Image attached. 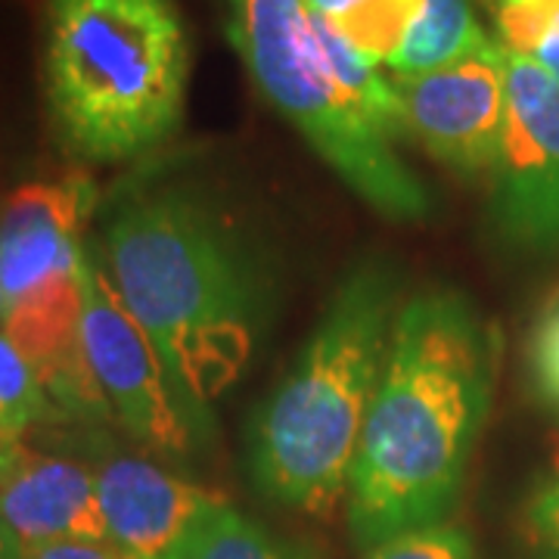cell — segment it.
Segmentation results:
<instances>
[{
  "instance_id": "1",
  "label": "cell",
  "mask_w": 559,
  "mask_h": 559,
  "mask_svg": "<svg viewBox=\"0 0 559 559\" xmlns=\"http://www.w3.org/2000/svg\"><path fill=\"white\" fill-rule=\"evenodd\" d=\"M495 358V330L454 289L401 308L348 476L360 547L444 522L488 417Z\"/></svg>"
},
{
  "instance_id": "2",
  "label": "cell",
  "mask_w": 559,
  "mask_h": 559,
  "mask_svg": "<svg viewBox=\"0 0 559 559\" xmlns=\"http://www.w3.org/2000/svg\"><path fill=\"white\" fill-rule=\"evenodd\" d=\"M103 267L153 348L190 432L240 380L259 336V286L237 230L187 187H153L116 205Z\"/></svg>"
},
{
  "instance_id": "3",
  "label": "cell",
  "mask_w": 559,
  "mask_h": 559,
  "mask_svg": "<svg viewBox=\"0 0 559 559\" xmlns=\"http://www.w3.org/2000/svg\"><path fill=\"white\" fill-rule=\"evenodd\" d=\"M190 62L175 0H44L40 103L81 165L140 159L175 138Z\"/></svg>"
},
{
  "instance_id": "4",
  "label": "cell",
  "mask_w": 559,
  "mask_h": 559,
  "mask_svg": "<svg viewBox=\"0 0 559 559\" xmlns=\"http://www.w3.org/2000/svg\"><path fill=\"white\" fill-rule=\"evenodd\" d=\"M399 277L370 261L352 271L293 370L252 419L249 466L264 498L330 513L348 491L399 318Z\"/></svg>"
},
{
  "instance_id": "5",
  "label": "cell",
  "mask_w": 559,
  "mask_h": 559,
  "mask_svg": "<svg viewBox=\"0 0 559 559\" xmlns=\"http://www.w3.org/2000/svg\"><path fill=\"white\" fill-rule=\"evenodd\" d=\"M227 35L261 94L360 200L389 218L429 215V190L333 79L301 0H230Z\"/></svg>"
},
{
  "instance_id": "6",
  "label": "cell",
  "mask_w": 559,
  "mask_h": 559,
  "mask_svg": "<svg viewBox=\"0 0 559 559\" xmlns=\"http://www.w3.org/2000/svg\"><path fill=\"white\" fill-rule=\"evenodd\" d=\"M81 345L121 429L143 448L183 457L193 432L168 385L159 352L91 249H84L81 261Z\"/></svg>"
},
{
  "instance_id": "7",
  "label": "cell",
  "mask_w": 559,
  "mask_h": 559,
  "mask_svg": "<svg viewBox=\"0 0 559 559\" xmlns=\"http://www.w3.org/2000/svg\"><path fill=\"white\" fill-rule=\"evenodd\" d=\"M491 178L500 237L525 252H557L559 79L513 50H507V128Z\"/></svg>"
},
{
  "instance_id": "8",
  "label": "cell",
  "mask_w": 559,
  "mask_h": 559,
  "mask_svg": "<svg viewBox=\"0 0 559 559\" xmlns=\"http://www.w3.org/2000/svg\"><path fill=\"white\" fill-rule=\"evenodd\" d=\"M401 128L466 178L495 175L507 128V50L498 40L426 75H392Z\"/></svg>"
},
{
  "instance_id": "9",
  "label": "cell",
  "mask_w": 559,
  "mask_h": 559,
  "mask_svg": "<svg viewBox=\"0 0 559 559\" xmlns=\"http://www.w3.org/2000/svg\"><path fill=\"white\" fill-rule=\"evenodd\" d=\"M100 190L84 171L57 180H28L0 200V283L7 301L81 271V230Z\"/></svg>"
},
{
  "instance_id": "10",
  "label": "cell",
  "mask_w": 559,
  "mask_h": 559,
  "mask_svg": "<svg viewBox=\"0 0 559 559\" xmlns=\"http://www.w3.org/2000/svg\"><path fill=\"white\" fill-rule=\"evenodd\" d=\"M106 535L134 559H171L215 507L218 491L180 479L140 454L109 451L94 463Z\"/></svg>"
},
{
  "instance_id": "11",
  "label": "cell",
  "mask_w": 559,
  "mask_h": 559,
  "mask_svg": "<svg viewBox=\"0 0 559 559\" xmlns=\"http://www.w3.org/2000/svg\"><path fill=\"white\" fill-rule=\"evenodd\" d=\"M0 520L22 547L66 538H109L94 466L22 441L0 469Z\"/></svg>"
},
{
  "instance_id": "12",
  "label": "cell",
  "mask_w": 559,
  "mask_h": 559,
  "mask_svg": "<svg viewBox=\"0 0 559 559\" xmlns=\"http://www.w3.org/2000/svg\"><path fill=\"white\" fill-rule=\"evenodd\" d=\"M488 40L469 0H419L404 40L385 66L392 75H426L469 57Z\"/></svg>"
},
{
  "instance_id": "13",
  "label": "cell",
  "mask_w": 559,
  "mask_h": 559,
  "mask_svg": "<svg viewBox=\"0 0 559 559\" xmlns=\"http://www.w3.org/2000/svg\"><path fill=\"white\" fill-rule=\"evenodd\" d=\"M308 16H311V28H314L320 50H323V60L330 66L333 79L342 84V91L358 103L360 109L373 119V124L382 128L389 138L404 131L399 94L392 87V79H382L380 69L364 60L358 50L333 28V22L323 20L320 13H311V10H308Z\"/></svg>"
},
{
  "instance_id": "14",
  "label": "cell",
  "mask_w": 559,
  "mask_h": 559,
  "mask_svg": "<svg viewBox=\"0 0 559 559\" xmlns=\"http://www.w3.org/2000/svg\"><path fill=\"white\" fill-rule=\"evenodd\" d=\"M171 559H308L296 544L274 538L264 525L246 520L227 500L215 507L180 544Z\"/></svg>"
},
{
  "instance_id": "15",
  "label": "cell",
  "mask_w": 559,
  "mask_h": 559,
  "mask_svg": "<svg viewBox=\"0 0 559 559\" xmlns=\"http://www.w3.org/2000/svg\"><path fill=\"white\" fill-rule=\"evenodd\" d=\"M50 419L60 417L44 395L32 364L0 330V432L25 441L28 429Z\"/></svg>"
},
{
  "instance_id": "16",
  "label": "cell",
  "mask_w": 559,
  "mask_h": 559,
  "mask_svg": "<svg viewBox=\"0 0 559 559\" xmlns=\"http://www.w3.org/2000/svg\"><path fill=\"white\" fill-rule=\"evenodd\" d=\"M417 7L419 0H364L355 10L330 22L364 60L377 66V62H389L395 57Z\"/></svg>"
},
{
  "instance_id": "17",
  "label": "cell",
  "mask_w": 559,
  "mask_h": 559,
  "mask_svg": "<svg viewBox=\"0 0 559 559\" xmlns=\"http://www.w3.org/2000/svg\"><path fill=\"white\" fill-rule=\"evenodd\" d=\"M500 44L559 75V0H500Z\"/></svg>"
},
{
  "instance_id": "18",
  "label": "cell",
  "mask_w": 559,
  "mask_h": 559,
  "mask_svg": "<svg viewBox=\"0 0 559 559\" xmlns=\"http://www.w3.org/2000/svg\"><path fill=\"white\" fill-rule=\"evenodd\" d=\"M367 559H476V554L460 528L448 522H436L382 540L367 550Z\"/></svg>"
},
{
  "instance_id": "19",
  "label": "cell",
  "mask_w": 559,
  "mask_h": 559,
  "mask_svg": "<svg viewBox=\"0 0 559 559\" xmlns=\"http://www.w3.org/2000/svg\"><path fill=\"white\" fill-rule=\"evenodd\" d=\"M532 370L544 401L559 404V299L544 311L532 340Z\"/></svg>"
},
{
  "instance_id": "20",
  "label": "cell",
  "mask_w": 559,
  "mask_h": 559,
  "mask_svg": "<svg viewBox=\"0 0 559 559\" xmlns=\"http://www.w3.org/2000/svg\"><path fill=\"white\" fill-rule=\"evenodd\" d=\"M525 528L544 559H559V479L544 485L525 510Z\"/></svg>"
},
{
  "instance_id": "21",
  "label": "cell",
  "mask_w": 559,
  "mask_h": 559,
  "mask_svg": "<svg viewBox=\"0 0 559 559\" xmlns=\"http://www.w3.org/2000/svg\"><path fill=\"white\" fill-rule=\"evenodd\" d=\"M25 559H134L109 538H66L22 547Z\"/></svg>"
},
{
  "instance_id": "22",
  "label": "cell",
  "mask_w": 559,
  "mask_h": 559,
  "mask_svg": "<svg viewBox=\"0 0 559 559\" xmlns=\"http://www.w3.org/2000/svg\"><path fill=\"white\" fill-rule=\"evenodd\" d=\"M301 3H305L311 13H320V16H326V20H336L342 13L355 10L364 0H301Z\"/></svg>"
},
{
  "instance_id": "23",
  "label": "cell",
  "mask_w": 559,
  "mask_h": 559,
  "mask_svg": "<svg viewBox=\"0 0 559 559\" xmlns=\"http://www.w3.org/2000/svg\"><path fill=\"white\" fill-rule=\"evenodd\" d=\"M0 559H25L20 538L7 528V522L0 520Z\"/></svg>"
},
{
  "instance_id": "24",
  "label": "cell",
  "mask_w": 559,
  "mask_h": 559,
  "mask_svg": "<svg viewBox=\"0 0 559 559\" xmlns=\"http://www.w3.org/2000/svg\"><path fill=\"white\" fill-rule=\"evenodd\" d=\"M7 311H10V301H7L3 283H0V323H7Z\"/></svg>"
},
{
  "instance_id": "25",
  "label": "cell",
  "mask_w": 559,
  "mask_h": 559,
  "mask_svg": "<svg viewBox=\"0 0 559 559\" xmlns=\"http://www.w3.org/2000/svg\"><path fill=\"white\" fill-rule=\"evenodd\" d=\"M554 473L559 476V429L557 436H554Z\"/></svg>"
},
{
  "instance_id": "26",
  "label": "cell",
  "mask_w": 559,
  "mask_h": 559,
  "mask_svg": "<svg viewBox=\"0 0 559 559\" xmlns=\"http://www.w3.org/2000/svg\"><path fill=\"white\" fill-rule=\"evenodd\" d=\"M557 79H559V75H557Z\"/></svg>"
}]
</instances>
